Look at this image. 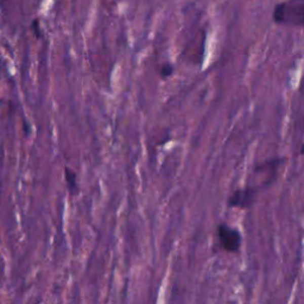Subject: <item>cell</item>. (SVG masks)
<instances>
[{
  "label": "cell",
  "mask_w": 304,
  "mask_h": 304,
  "mask_svg": "<svg viewBox=\"0 0 304 304\" xmlns=\"http://www.w3.org/2000/svg\"><path fill=\"white\" fill-rule=\"evenodd\" d=\"M64 178H65V183H67V188L68 192L70 195H76L79 192V185H78V176H76L75 171L71 170L70 168H64Z\"/></svg>",
  "instance_id": "cell-4"
},
{
  "label": "cell",
  "mask_w": 304,
  "mask_h": 304,
  "mask_svg": "<svg viewBox=\"0 0 304 304\" xmlns=\"http://www.w3.org/2000/svg\"><path fill=\"white\" fill-rule=\"evenodd\" d=\"M174 65L170 64V63H165L161 67V70H160V76L163 80H165V79H169L170 76H172V74H174Z\"/></svg>",
  "instance_id": "cell-5"
},
{
  "label": "cell",
  "mask_w": 304,
  "mask_h": 304,
  "mask_svg": "<svg viewBox=\"0 0 304 304\" xmlns=\"http://www.w3.org/2000/svg\"><path fill=\"white\" fill-rule=\"evenodd\" d=\"M304 5L302 0H288L275 8L274 20L277 24L290 26H302Z\"/></svg>",
  "instance_id": "cell-1"
},
{
  "label": "cell",
  "mask_w": 304,
  "mask_h": 304,
  "mask_svg": "<svg viewBox=\"0 0 304 304\" xmlns=\"http://www.w3.org/2000/svg\"><path fill=\"white\" fill-rule=\"evenodd\" d=\"M217 238L221 248L228 253H237L243 245V236L240 231L227 223H220L217 226Z\"/></svg>",
  "instance_id": "cell-2"
},
{
  "label": "cell",
  "mask_w": 304,
  "mask_h": 304,
  "mask_svg": "<svg viewBox=\"0 0 304 304\" xmlns=\"http://www.w3.org/2000/svg\"><path fill=\"white\" fill-rule=\"evenodd\" d=\"M258 188L257 186L246 185L244 188L237 189L233 193L232 196H230L227 201L228 208H240V209H248L257 201L258 196Z\"/></svg>",
  "instance_id": "cell-3"
}]
</instances>
